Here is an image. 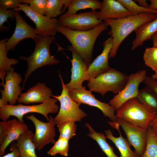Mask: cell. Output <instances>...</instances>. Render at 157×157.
I'll return each instance as SVG.
<instances>
[{
  "label": "cell",
  "mask_w": 157,
  "mask_h": 157,
  "mask_svg": "<svg viewBox=\"0 0 157 157\" xmlns=\"http://www.w3.org/2000/svg\"><path fill=\"white\" fill-rule=\"evenodd\" d=\"M157 18V14L144 13L118 19H107L104 20L110 30L109 35L113 38V44L109 58H115L120 44L131 32L142 24L153 21Z\"/></svg>",
  "instance_id": "cell-1"
},
{
  "label": "cell",
  "mask_w": 157,
  "mask_h": 157,
  "mask_svg": "<svg viewBox=\"0 0 157 157\" xmlns=\"http://www.w3.org/2000/svg\"><path fill=\"white\" fill-rule=\"evenodd\" d=\"M108 26L104 22L90 30L79 31L59 24L57 30L68 39L88 67L92 62L93 49L96 40L101 32L108 29Z\"/></svg>",
  "instance_id": "cell-2"
},
{
  "label": "cell",
  "mask_w": 157,
  "mask_h": 157,
  "mask_svg": "<svg viewBox=\"0 0 157 157\" xmlns=\"http://www.w3.org/2000/svg\"><path fill=\"white\" fill-rule=\"evenodd\" d=\"M55 36H39L34 41L35 47L32 53L29 56H21L19 59L26 60L28 63V69L24 76L22 88L25 85L29 76L34 71L42 67L58 64L59 60L54 56L51 55L50 47L55 40Z\"/></svg>",
  "instance_id": "cell-3"
},
{
  "label": "cell",
  "mask_w": 157,
  "mask_h": 157,
  "mask_svg": "<svg viewBox=\"0 0 157 157\" xmlns=\"http://www.w3.org/2000/svg\"><path fill=\"white\" fill-rule=\"evenodd\" d=\"M117 118L147 130L156 115L138 99L137 97L126 101L116 111Z\"/></svg>",
  "instance_id": "cell-4"
},
{
  "label": "cell",
  "mask_w": 157,
  "mask_h": 157,
  "mask_svg": "<svg viewBox=\"0 0 157 157\" xmlns=\"http://www.w3.org/2000/svg\"><path fill=\"white\" fill-rule=\"evenodd\" d=\"M58 100L56 98H50L44 102L38 105L26 106L19 103L17 105L10 104L0 107V118L2 121H7L11 116L16 117L21 122H24V116L31 113H37L43 115L49 121L48 114L58 112L59 109L56 104Z\"/></svg>",
  "instance_id": "cell-5"
},
{
  "label": "cell",
  "mask_w": 157,
  "mask_h": 157,
  "mask_svg": "<svg viewBox=\"0 0 157 157\" xmlns=\"http://www.w3.org/2000/svg\"><path fill=\"white\" fill-rule=\"evenodd\" d=\"M129 76L117 69L111 68L94 78H90L87 84L90 90L102 96L109 92L116 94L124 88Z\"/></svg>",
  "instance_id": "cell-6"
},
{
  "label": "cell",
  "mask_w": 157,
  "mask_h": 157,
  "mask_svg": "<svg viewBox=\"0 0 157 157\" xmlns=\"http://www.w3.org/2000/svg\"><path fill=\"white\" fill-rule=\"evenodd\" d=\"M59 75L62 83V91L60 95L52 96L58 100L60 104L58 114L54 118L56 125L58 126L67 121L74 122L80 121L87 116V114L80 108L81 104L74 101L70 97L60 72Z\"/></svg>",
  "instance_id": "cell-7"
},
{
  "label": "cell",
  "mask_w": 157,
  "mask_h": 157,
  "mask_svg": "<svg viewBox=\"0 0 157 157\" xmlns=\"http://www.w3.org/2000/svg\"><path fill=\"white\" fill-rule=\"evenodd\" d=\"M98 11L92 10L73 15L64 13L60 16L59 24L71 29L77 31H87L92 29L103 22L97 17Z\"/></svg>",
  "instance_id": "cell-8"
},
{
  "label": "cell",
  "mask_w": 157,
  "mask_h": 157,
  "mask_svg": "<svg viewBox=\"0 0 157 157\" xmlns=\"http://www.w3.org/2000/svg\"><path fill=\"white\" fill-rule=\"evenodd\" d=\"M47 122H42L37 119L33 115L26 117V118L33 122L35 128V132L32 138L33 142L36 148L40 150L49 143L55 142V137L56 125L54 118L49 116Z\"/></svg>",
  "instance_id": "cell-9"
},
{
  "label": "cell",
  "mask_w": 157,
  "mask_h": 157,
  "mask_svg": "<svg viewBox=\"0 0 157 157\" xmlns=\"http://www.w3.org/2000/svg\"><path fill=\"white\" fill-rule=\"evenodd\" d=\"M147 76L146 71L145 69L129 75L126 85L119 93L110 100V105L117 111L126 101L131 99L137 97L139 86Z\"/></svg>",
  "instance_id": "cell-10"
},
{
  "label": "cell",
  "mask_w": 157,
  "mask_h": 157,
  "mask_svg": "<svg viewBox=\"0 0 157 157\" xmlns=\"http://www.w3.org/2000/svg\"><path fill=\"white\" fill-rule=\"evenodd\" d=\"M5 83L2 86L3 90H1V97L0 99V107L7 105L8 102L11 105H15L23 90L19 85L23 81L21 75L15 72L12 67L5 77Z\"/></svg>",
  "instance_id": "cell-11"
},
{
  "label": "cell",
  "mask_w": 157,
  "mask_h": 157,
  "mask_svg": "<svg viewBox=\"0 0 157 157\" xmlns=\"http://www.w3.org/2000/svg\"><path fill=\"white\" fill-rule=\"evenodd\" d=\"M68 92L71 98L77 103L97 108L101 111L104 116L108 117L111 122H116L117 118L115 110L109 103L101 102L96 99L90 90H88L83 87L69 91Z\"/></svg>",
  "instance_id": "cell-12"
},
{
  "label": "cell",
  "mask_w": 157,
  "mask_h": 157,
  "mask_svg": "<svg viewBox=\"0 0 157 157\" xmlns=\"http://www.w3.org/2000/svg\"><path fill=\"white\" fill-rule=\"evenodd\" d=\"M29 129L24 122L13 119L0 122V156L4 155L7 147Z\"/></svg>",
  "instance_id": "cell-13"
},
{
  "label": "cell",
  "mask_w": 157,
  "mask_h": 157,
  "mask_svg": "<svg viewBox=\"0 0 157 157\" xmlns=\"http://www.w3.org/2000/svg\"><path fill=\"white\" fill-rule=\"evenodd\" d=\"M23 11L35 23L38 34L42 36H55L58 32L59 23L56 18H49L45 15L38 14L31 10L28 5L20 3L17 11Z\"/></svg>",
  "instance_id": "cell-14"
},
{
  "label": "cell",
  "mask_w": 157,
  "mask_h": 157,
  "mask_svg": "<svg viewBox=\"0 0 157 157\" xmlns=\"http://www.w3.org/2000/svg\"><path fill=\"white\" fill-rule=\"evenodd\" d=\"M117 122L124 131L131 145L134 148V151L139 157L143 154L147 141V130L131 124L117 118Z\"/></svg>",
  "instance_id": "cell-15"
},
{
  "label": "cell",
  "mask_w": 157,
  "mask_h": 157,
  "mask_svg": "<svg viewBox=\"0 0 157 157\" xmlns=\"http://www.w3.org/2000/svg\"><path fill=\"white\" fill-rule=\"evenodd\" d=\"M15 17L16 26L15 31L6 44L7 52L14 50L17 45L22 40L31 38L34 41L39 36L35 29L30 26L23 19L19 11H16Z\"/></svg>",
  "instance_id": "cell-16"
},
{
  "label": "cell",
  "mask_w": 157,
  "mask_h": 157,
  "mask_svg": "<svg viewBox=\"0 0 157 157\" xmlns=\"http://www.w3.org/2000/svg\"><path fill=\"white\" fill-rule=\"evenodd\" d=\"M68 50L72 53L71 75L70 81L65 86L68 90L83 88L82 83L86 81V74L88 66L72 45L68 46Z\"/></svg>",
  "instance_id": "cell-17"
},
{
  "label": "cell",
  "mask_w": 157,
  "mask_h": 157,
  "mask_svg": "<svg viewBox=\"0 0 157 157\" xmlns=\"http://www.w3.org/2000/svg\"><path fill=\"white\" fill-rule=\"evenodd\" d=\"M113 44V38L110 37L103 43L102 52L92 62L88 67L86 74V81L94 78L107 71L110 67L108 60Z\"/></svg>",
  "instance_id": "cell-18"
},
{
  "label": "cell",
  "mask_w": 157,
  "mask_h": 157,
  "mask_svg": "<svg viewBox=\"0 0 157 157\" xmlns=\"http://www.w3.org/2000/svg\"><path fill=\"white\" fill-rule=\"evenodd\" d=\"M51 89L43 83H38L25 92L21 93L17 102L27 104L33 103H42L52 96Z\"/></svg>",
  "instance_id": "cell-19"
},
{
  "label": "cell",
  "mask_w": 157,
  "mask_h": 157,
  "mask_svg": "<svg viewBox=\"0 0 157 157\" xmlns=\"http://www.w3.org/2000/svg\"><path fill=\"white\" fill-rule=\"evenodd\" d=\"M133 15L117 0H103L98 19L102 21L107 19H118Z\"/></svg>",
  "instance_id": "cell-20"
},
{
  "label": "cell",
  "mask_w": 157,
  "mask_h": 157,
  "mask_svg": "<svg viewBox=\"0 0 157 157\" xmlns=\"http://www.w3.org/2000/svg\"><path fill=\"white\" fill-rule=\"evenodd\" d=\"M108 123L113 128L118 131L119 136L116 137L114 136L110 129L104 130L106 138L111 140L115 144L119 150L120 154V157H139L134 151L131 149L130 145L127 140L122 136L120 131V126L116 122H110Z\"/></svg>",
  "instance_id": "cell-21"
},
{
  "label": "cell",
  "mask_w": 157,
  "mask_h": 157,
  "mask_svg": "<svg viewBox=\"0 0 157 157\" xmlns=\"http://www.w3.org/2000/svg\"><path fill=\"white\" fill-rule=\"evenodd\" d=\"M134 31L136 36L131 43V51L142 46L145 41L152 39L153 35L157 31V18L140 26Z\"/></svg>",
  "instance_id": "cell-22"
},
{
  "label": "cell",
  "mask_w": 157,
  "mask_h": 157,
  "mask_svg": "<svg viewBox=\"0 0 157 157\" xmlns=\"http://www.w3.org/2000/svg\"><path fill=\"white\" fill-rule=\"evenodd\" d=\"M34 134L28 129L21 135L16 142H13L19 150V157H38L35 152L36 148L32 141Z\"/></svg>",
  "instance_id": "cell-23"
},
{
  "label": "cell",
  "mask_w": 157,
  "mask_h": 157,
  "mask_svg": "<svg viewBox=\"0 0 157 157\" xmlns=\"http://www.w3.org/2000/svg\"><path fill=\"white\" fill-rule=\"evenodd\" d=\"M7 38H5L0 41V78L2 80L0 85L4 83V79L7 73L11 68L12 65L17 64L19 61L15 58H9L7 56L6 42Z\"/></svg>",
  "instance_id": "cell-24"
},
{
  "label": "cell",
  "mask_w": 157,
  "mask_h": 157,
  "mask_svg": "<svg viewBox=\"0 0 157 157\" xmlns=\"http://www.w3.org/2000/svg\"><path fill=\"white\" fill-rule=\"evenodd\" d=\"M102 1L97 0H70L67 7V11L64 13L68 15L77 14L80 10L88 8L92 10H100Z\"/></svg>",
  "instance_id": "cell-25"
},
{
  "label": "cell",
  "mask_w": 157,
  "mask_h": 157,
  "mask_svg": "<svg viewBox=\"0 0 157 157\" xmlns=\"http://www.w3.org/2000/svg\"><path fill=\"white\" fill-rule=\"evenodd\" d=\"M85 125L89 131L87 135L96 142L107 157H119L114 153L113 148L107 142L106 136L103 133L96 132L88 122Z\"/></svg>",
  "instance_id": "cell-26"
},
{
  "label": "cell",
  "mask_w": 157,
  "mask_h": 157,
  "mask_svg": "<svg viewBox=\"0 0 157 157\" xmlns=\"http://www.w3.org/2000/svg\"><path fill=\"white\" fill-rule=\"evenodd\" d=\"M137 98L143 105L157 114V94L145 86L139 89Z\"/></svg>",
  "instance_id": "cell-27"
},
{
  "label": "cell",
  "mask_w": 157,
  "mask_h": 157,
  "mask_svg": "<svg viewBox=\"0 0 157 157\" xmlns=\"http://www.w3.org/2000/svg\"><path fill=\"white\" fill-rule=\"evenodd\" d=\"M70 0H47L45 15L49 18H56L67 8Z\"/></svg>",
  "instance_id": "cell-28"
},
{
  "label": "cell",
  "mask_w": 157,
  "mask_h": 157,
  "mask_svg": "<svg viewBox=\"0 0 157 157\" xmlns=\"http://www.w3.org/2000/svg\"><path fill=\"white\" fill-rule=\"evenodd\" d=\"M141 157H157V137L150 126L147 130L145 149Z\"/></svg>",
  "instance_id": "cell-29"
},
{
  "label": "cell",
  "mask_w": 157,
  "mask_h": 157,
  "mask_svg": "<svg viewBox=\"0 0 157 157\" xmlns=\"http://www.w3.org/2000/svg\"><path fill=\"white\" fill-rule=\"evenodd\" d=\"M69 141L65 138L59 137L53 145L47 152V154L53 156L58 154L65 157L68 156L69 148Z\"/></svg>",
  "instance_id": "cell-30"
},
{
  "label": "cell",
  "mask_w": 157,
  "mask_h": 157,
  "mask_svg": "<svg viewBox=\"0 0 157 157\" xmlns=\"http://www.w3.org/2000/svg\"><path fill=\"white\" fill-rule=\"evenodd\" d=\"M143 60L145 64L157 73V47L153 46L147 47L143 53Z\"/></svg>",
  "instance_id": "cell-31"
},
{
  "label": "cell",
  "mask_w": 157,
  "mask_h": 157,
  "mask_svg": "<svg viewBox=\"0 0 157 157\" xmlns=\"http://www.w3.org/2000/svg\"><path fill=\"white\" fill-rule=\"evenodd\" d=\"M133 15H135L144 13H152L157 14V10L145 8L138 5L132 0H117Z\"/></svg>",
  "instance_id": "cell-32"
},
{
  "label": "cell",
  "mask_w": 157,
  "mask_h": 157,
  "mask_svg": "<svg viewBox=\"0 0 157 157\" xmlns=\"http://www.w3.org/2000/svg\"><path fill=\"white\" fill-rule=\"evenodd\" d=\"M59 132V138L69 140L76 135V125L75 122L67 121L57 126Z\"/></svg>",
  "instance_id": "cell-33"
},
{
  "label": "cell",
  "mask_w": 157,
  "mask_h": 157,
  "mask_svg": "<svg viewBox=\"0 0 157 157\" xmlns=\"http://www.w3.org/2000/svg\"><path fill=\"white\" fill-rule=\"evenodd\" d=\"M47 0H23V4H29L30 8L35 12L45 15Z\"/></svg>",
  "instance_id": "cell-34"
},
{
  "label": "cell",
  "mask_w": 157,
  "mask_h": 157,
  "mask_svg": "<svg viewBox=\"0 0 157 157\" xmlns=\"http://www.w3.org/2000/svg\"><path fill=\"white\" fill-rule=\"evenodd\" d=\"M16 10H14L6 9L0 8V30L1 32L7 31L9 28L3 26L4 23L7 22L10 18L12 20L15 19V14Z\"/></svg>",
  "instance_id": "cell-35"
},
{
  "label": "cell",
  "mask_w": 157,
  "mask_h": 157,
  "mask_svg": "<svg viewBox=\"0 0 157 157\" xmlns=\"http://www.w3.org/2000/svg\"><path fill=\"white\" fill-rule=\"evenodd\" d=\"M23 3V0H0V8L6 9H12L17 11L19 4Z\"/></svg>",
  "instance_id": "cell-36"
},
{
  "label": "cell",
  "mask_w": 157,
  "mask_h": 157,
  "mask_svg": "<svg viewBox=\"0 0 157 157\" xmlns=\"http://www.w3.org/2000/svg\"><path fill=\"white\" fill-rule=\"evenodd\" d=\"M146 86L154 92L157 94V81L152 78L151 76L146 77L143 82Z\"/></svg>",
  "instance_id": "cell-37"
},
{
  "label": "cell",
  "mask_w": 157,
  "mask_h": 157,
  "mask_svg": "<svg viewBox=\"0 0 157 157\" xmlns=\"http://www.w3.org/2000/svg\"><path fill=\"white\" fill-rule=\"evenodd\" d=\"M11 152L1 157H19L20 152L18 148L13 142L10 145Z\"/></svg>",
  "instance_id": "cell-38"
},
{
  "label": "cell",
  "mask_w": 157,
  "mask_h": 157,
  "mask_svg": "<svg viewBox=\"0 0 157 157\" xmlns=\"http://www.w3.org/2000/svg\"><path fill=\"white\" fill-rule=\"evenodd\" d=\"M149 126L151 127L153 132L157 137V114L151 122Z\"/></svg>",
  "instance_id": "cell-39"
},
{
  "label": "cell",
  "mask_w": 157,
  "mask_h": 157,
  "mask_svg": "<svg viewBox=\"0 0 157 157\" xmlns=\"http://www.w3.org/2000/svg\"><path fill=\"white\" fill-rule=\"evenodd\" d=\"M138 2L139 5L144 8H149V5L145 0H137L135 1Z\"/></svg>",
  "instance_id": "cell-40"
},
{
  "label": "cell",
  "mask_w": 157,
  "mask_h": 157,
  "mask_svg": "<svg viewBox=\"0 0 157 157\" xmlns=\"http://www.w3.org/2000/svg\"><path fill=\"white\" fill-rule=\"evenodd\" d=\"M150 4H149V8L157 10V0H150Z\"/></svg>",
  "instance_id": "cell-41"
},
{
  "label": "cell",
  "mask_w": 157,
  "mask_h": 157,
  "mask_svg": "<svg viewBox=\"0 0 157 157\" xmlns=\"http://www.w3.org/2000/svg\"><path fill=\"white\" fill-rule=\"evenodd\" d=\"M152 39L153 46L157 47V31L153 35Z\"/></svg>",
  "instance_id": "cell-42"
},
{
  "label": "cell",
  "mask_w": 157,
  "mask_h": 157,
  "mask_svg": "<svg viewBox=\"0 0 157 157\" xmlns=\"http://www.w3.org/2000/svg\"><path fill=\"white\" fill-rule=\"evenodd\" d=\"M151 77L154 79L156 80L157 79V73L153 74L151 75Z\"/></svg>",
  "instance_id": "cell-43"
}]
</instances>
